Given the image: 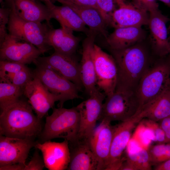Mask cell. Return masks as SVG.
Segmentation results:
<instances>
[{
  "instance_id": "obj_1",
  "label": "cell",
  "mask_w": 170,
  "mask_h": 170,
  "mask_svg": "<svg viewBox=\"0 0 170 170\" xmlns=\"http://www.w3.org/2000/svg\"><path fill=\"white\" fill-rule=\"evenodd\" d=\"M144 41L123 49H109L117 68L115 91L135 92L140 79L151 63L149 49Z\"/></svg>"
},
{
  "instance_id": "obj_2",
  "label": "cell",
  "mask_w": 170,
  "mask_h": 170,
  "mask_svg": "<svg viewBox=\"0 0 170 170\" xmlns=\"http://www.w3.org/2000/svg\"><path fill=\"white\" fill-rule=\"evenodd\" d=\"M32 110L28 102L20 99L1 110L0 135L31 139L39 136L42 131L41 120Z\"/></svg>"
},
{
  "instance_id": "obj_3",
  "label": "cell",
  "mask_w": 170,
  "mask_h": 170,
  "mask_svg": "<svg viewBox=\"0 0 170 170\" xmlns=\"http://www.w3.org/2000/svg\"><path fill=\"white\" fill-rule=\"evenodd\" d=\"M79 126L80 115L76 107L54 108L52 114L46 117L44 128L39 136L41 143L56 138L72 142L77 139Z\"/></svg>"
},
{
  "instance_id": "obj_4",
  "label": "cell",
  "mask_w": 170,
  "mask_h": 170,
  "mask_svg": "<svg viewBox=\"0 0 170 170\" xmlns=\"http://www.w3.org/2000/svg\"><path fill=\"white\" fill-rule=\"evenodd\" d=\"M170 55L158 58L150 65L140 79L135 91L139 110L169 88Z\"/></svg>"
},
{
  "instance_id": "obj_5",
  "label": "cell",
  "mask_w": 170,
  "mask_h": 170,
  "mask_svg": "<svg viewBox=\"0 0 170 170\" xmlns=\"http://www.w3.org/2000/svg\"><path fill=\"white\" fill-rule=\"evenodd\" d=\"M10 4L11 12L7 27L8 34L20 41L33 45L42 54L51 48L47 42L48 32L53 28L50 23H42L25 20L18 14L13 4L11 2Z\"/></svg>"
},
{
  "instance_id": "obj_6",
  "label": "cell",
  "mask_w": 170,
  "mask_h": 170,
  "mask_svg": "<svg viewBox=\"0 0 170 170\" xmlns=\"http://www.w3.org/2000/svg\"><path fill=\"white\" fill-rule=\"evenodd\" d=\"M36 66L33 76L38 78L51 93L58 96L59 107H63L69 100L80 98L76 85L46 64L37 59L33 62Z\"/></svg>"
},
{
  "instance_id": "obj_7",
  "label": "cell",
  "mask_w": 170,
  "mask_h": 170,
  "mask_svg": "<svg viewBox=\"0 0 170 170\" xmlns=\"http://www.w3.org/2000/svg\"><path fill=\"white\" fill-rule=\"evenodd\" d=\"M139 107L135 92L116 90L106 97L99 121H124L134 116Z\"/></svg>"
},
{
  "instance_id": "obj_8",
  "label": "cell",
  "mask_w": 170,
  "mask_h": 170,
  "mask_svg": "<svg viewBox=\"0 0 170 170\" xmlns=\"http://www.w3.org/2000/svg\"><path fill=\"white\" fill-rule=\"evenodd\" d=\"M92 55L94 63L96 85L102 90L106 97L115 91L117 71L115 60L111 54L94 44Z\"/></svg>"
},
{
  "instance_id": "obj_9",
  "label": "cell",
  "mask_w": 170,
  "mask_h": 170,
  "mask_svg": "<svg viewBox=\"0 0 170 170\" xmlns=\"http://www.w3.org/2000/svg\"><path fill=\"white\" fill-rule=\"evenodd\" d=\"M76 107L80 115V126L77 138L88 140L96 128L106 96L98 89Z\"/></svg>"
},
{
  "instance_id": "obj_10",
  "label": "cell",
  "mask_w": 170,
  "mask_h": 170,
  "mask_svg": "<svg viewBox=\"0 0 170 170\" xmlns=\"http://www.w3.org/2000/svg\"><path fill=\"white\" fill-rule=\"evenodd\" d=\"M142 119L138 113L133 117L115 126L110 153L105 170H119L125 158L123 152L133 131Z\"/></svg>"
},
{
  "instance_id": "obj_11",
  "label": "cell",
  "mask_w": 170,
  "mask_h": 170,
  "mask_svg": "<svg viewBox=\"0 0 170 170\" xmlns=\"http://www.w3.org/2000/svg\"><path fill=\"white\" fill-rule=\"evenodd\" d=\"M148 25L150 33V48L158 58L163 57L170 53V38L167 26L170 18L163 14L159 9L149 13Z\"/></svg>"
},
{
  "instance_id": "obj_12",
  "label": "cell",
  "mask_w": 170,
  "mask_h": 170,
  "mask_svg": "<svg viewBox=\"0 0 170 170\" xmlns=\"http://www.w3.org/2000/svg\"><path fill=\"white\" fill-rule=\"evenodd\" d=\"M23 94L40 119L47 114L54 107L60 98L50 92L40 80L33 76V78L22 88Z\"/></svg>"
},
{
  "instance_id": "obj_13",
  "label": "cell",
  "mask_w": 170,
  "mask_h": 170,
  "mask_svg": "<svg viewBox=\"0 0 170 170\" xmlns=\"http://www.w3.org/2000/svg\"><path fill=\"white\" fill-rule=\"evenodd\" d=\"M20 41L9 34L0 43V60L25 65L33 62L42 54L33 45Z\"/></svg>"
},
{
  "instance_id": "obj_14",
  "label": "cell",
  "mask_w": 170,
  "mask_h": 170,
  "mask_svg": "<svg viewBox=\"0 0 170 170\" xmlns=\"http://www.w3.org/2000/svg\"><path fill=\"white\" fill-rule=\"evenodd\" d=\"M115 126L103 120L88 139L90 146L98 162L99 170H105Z\"/></svg>"
},
{
  "instance_id": "obj_15",
  "label": "cell",
  "mask_w": 170,
  "mask_h": 170,
  "mask_svg": "<svg viewBox=\"0 0 170 170\" xmlns=\"http://www.w3.org/2000/svg\"><path fill=\"white\" fill-rule=\"evenodd\" d=\"M36 144L33 139L0 135V167L17 163L26 165L29 151Z\"/></svg>"
},
{
  "instance_id": "obj_16",
  "label": "cell",
  "mask_w": 170,
  "mask_h": 170,
  "mask_svg": "<svg viewBox=\"0 0 170 170\" xmlns=\"http://www.w3.org/2000/svg\"><path fill=\"white\" fill-rule=\"evenodd\" d=\"M42 155L45 167L49 170H64L67 169L70 158L69 142H61L48 140L37 143L35 146Z\"/></svg>"
},
{
  "instance_id": "obj_17",
  "label": "cell",
  "mask_w": 170,
  "mask_h": 170,
  "mask_svg": "<svg viewBox=\"0 0 170 170\" xmlns=\"http://www.w3.org/2000/svg\"><path fill=\"white\" fill-rule=\"evenodd\" d=\"M118 6L111 17L110 26L115 28L148 25L149 13L125 0H115Z\"/></svg>"
},
{
  "instance_id": "obj_18",
  "label": "cell",
  "mask_w": 170,
  "mask_h": 170,
  "mask_svg": "<svg viewBox=\"0 0 170 170\" xmlns=\"http://www.w3.org/2000/svg\"><path fill=\"white\" fill-rule=\"evenodd\" d=\"M37 59L48 65L74 83L79 91L84 88L81 78L80 64L73 55H67L54 52L49 56L39 57Z\"/></svg>"
},
{
  "instance_id": "obj_19",
  "label": "cell",
  "mask_w": 170,
  "mask_h": 170,
  "mask_svg": "<svg viewBox=\"0 0 170 170\" xmlns=\"http://www.w3.org/2000/svg\"><path fill=\"white\" fill-rule=\"evenodd\" d=\"M98 34L90 31L83 40L82 55L80 64L82 82L86 92L90 96L98 88L96 86V76L92 51Z\"/></svg>"
},
{
  "instance_id": "obj_20",
  "label": "cell",
  "mask_w": 170,
  "mask_h": 170,
  "mask_svg": "<svg viewBox=\"0 0 170 170\" xmlns=\"http://www.w3.org/2000/svg\"><path fill=\"white\" fill-rule=\"evenodd\" d=\"M70 158L67 169L99 170L97 159L88 140L78 139L69 143Z\"/></svg>"
},
{
  "instance_id": "obj_21",
  "label": "cell",
  "mask_w": 170,
  "mask_h": 170,
  "mask_svg": "<svg viewBox=\"0 0 170 170\" xmlns=\"http://www.w3.org/2000/svg\"><path fill=\"white\" fill-rule=\"evenodd\" d=\"M43 2L50 11L51 18L56 20L61 27L73 31L83 32L87 35L89 33V29L70 7L63 4L60 6L56 5L50 0Z\"/></svg>"
},
{
  "instance_id": "obj_22",
  "label": "cell",
  "mask_w": 170,
  "mask_h": 170,
  "mask_svg": "<svg viewBox=\"0 0 170 170\" xmlns=\"http://www.w3.org/2000/svg\"><path fill=\"white\" fill-rule=\"evenodd\" d=\"M106 38L109 49L124 48L145 39L146 34L142 27H128L115 28Z\"/></svg>"
},
{
  "instance_id": "obj_23",
  "label": "cell",
  "mask_w": 170,
  "mask_h": 170,
  "mask_svg": "<svg viewBox=\"0 0 170 170\" xmlns=\"http://www.w3.org/2000/svg\"><path fill=\"white\" fill-rule=\"evenodd\" d=\"M79 39L75 36L73 31L65 28H52L47 37L48 45L54 48V52L64 54L73 56L77 48Z\"/></svg>"
},
{
  "instance_id": "obj_24",
  "label": "cell",
  "mask_w": 170,
  "mask_h": 170,
  "mask_svg": "<svg viewBox=\"0 0 170 170\" xmlns=\"http://www.w3.org/2000/svg\"><path fill=\"white\" fill-rule=\"evenodd\" d=\"M57 2L71 8L77 14L86 26L88 27L90 31L100 34L105 38L107 37L108 35L106 29L107 25L96 8L79 5L63 1Z\"/></svg>"
},
{
  "instance_id": "obj_25",
  "label": "cell",
  "mask_w": 170,
  "mask_h": 170,
  "mask_svg": "<svg viewBox=\"0 0 170 170\" xmlns=\"http://www.w3.org/2000/svg\"><path fill=\"white\" fill-rule=\"evenodd\" d=\"M14 5L18 14L26 20L42 22L45 20L50 22L52 19L50 11L44 5L33 0H10Z\"/></svg>"
},
{
  "instance_id": "obj_26",
  "label": "cell",
  "mask_w": 170,
  "mask_h": 170,
  "mask_svg": "<svg viewBox=\"0 0 170 170\" xmlns=\"http://www.w3.org/2000/svg\"><path fill=\"white\" fill-rule=\"evenodd\" d=\"M170 89H166L139 110L138 112L142 119L158 122L170 115Z\"/></svg>"
},
{
  "instance_id": "obj_27",
  "label": "cell",
  "mask_w": 170,
  "mask_h": 170,
  "mask_svg": "<svg viewBox=\"0 0 170 170\" xmlns=\"http://www.w3.org/2000/svg\"><path fill=\"white\" fill-rule=\"evenodd\" d=\"M23 94L22 88L12 83H0V107L1 110L18 101Z\"/></svg>"
},
{
  "instance_id": "obj_28",
  "label": "cell",
  "mask_w": 170,
  "mask_h": 170,
  "mask_svg": "<svg viewBox=\"0 0 170 170\" xmlns=\"http://www.w3.org/2000/svg\"><path fill=\"white\" fill-rule=\"evenodd\" d=\"M126 159L135 167L136 170H150L152 165L148 150L141 149L131 152L128 151Z\"/></svg>"
},
{
  "instance_id": "obj_29",
  "label": "cell",
  "mask_w": 170,
  "mask_h": 170,
  "mask_svg": "<svg viewBox=\"0 0 170 170\" xmlns=\"http://www.w3.org/2000/svg\"><path fill=\"white\" fill-rule=\"evenodd\" d=\"M148 150L152 165L170 159V144H157L151 145Z\"/></svg>"
},
{
  "instance_id": "obj_30",
  "label": "cell",
  "mask_w": 170,
  "mask_h": 170,
  "mask_svg": "<svg viewBox=\"0 0 170 170\" xmlns=\"http://www.w3.org/2000/svg\"><path fill=\"white\" fill-rule=\"evenodd\" d=\"M33 78L32 72L28 68L14 73H6L0 76V82L12 83L23 88Z\"/></svg>"
},
{
  "instance_id": "obj_31",
  "label": "cell",
  "mask_w": 170,
  "mask_h": 170,
  "mask_svg": "<svg viewBox=\"0 0 170 170\" xmlns=\"http://www.w3.org/2000/svg\"><path fill=\"white\" fill-rule=\"evenodd\" d=\"M116 4L115 0H96L97 8L107 25H110L112 15L116 9Z\"/></svg>"
},
{
  "instance_id": "obj_32",
  "label": "cell",
  "mask_w": 170,
  "mask_h": 170,
  "mask_svg": "<svg viewBox=\"0 0 170 170\" xmlns=\"http://www.w3.org/2000/svg\"><path fill=\"white\" fill-rule=\"evenodd\" d=\"M143 120L144 125L153 133V141L157 144L166 143L164 133L158 122L146 118Z\"/></svg>"
},
{
  "instance_id": "obj_33",
  "label": "cell",
  "mask_w": 170,
  "mask_h": 170,
  "mask_svg": "<svg viewBox=\"0 0 170 170\" xmlns=\"http://www.w3.org/2000/svg\"><path fill=\"white\" fill-rule=\"evenodd\" d=\"M26 65L5 60H0V76L6 73H14L27 69Z\"/></svg>"
},
{
  "instance_id": "obj_34",
  "label": "cell",
  "mask_w": 170,
  "mask_h": 170,
  "mask_svg": "<svg viewBox=\"0 0 170 170\" xmlns=\"http://www.w3.org/2000/svg\"><path fill=\"white\" fill-rule=\"evenodd\" d=\"M10 12V7L0 8V42L3 41L8 34L6 25L9 21Z\"/></svg>"
},
{
  "instance_id": "obj_35",
  "label": "cell",
  "mask_w": 170,
  "mask_h": 170,
  "mask_svg": "<svg viewBox=\"0 0 170 170\" xmlns=\"http://www.w3.org/2000/svg\"><path fill=\"white\" fill-rule=\"evenodd\" d=\"M44 167L45 165L43 157L36 150L30 162L26 164L24 170H42Z\"/></svg>"
},
{
  "instance_id": "obj_36",
  "label": "cell",
  "mask_w": 170,
  "mask_h": 170,
  "mask_svg": "<svg viewBox=\"0 0 170 170\" xmlns=\"http://www.w3.org/2000/svg\"><path fill=\"white\" fill-rule=\"evenodd\" d=\"M131 3L138 8L149 13L159 9L156 0H131Z\"/></svg>"
},
{
  "instance_id": "obj_37",
  "label": "cell",
  "mask_w": 170,
  "mask_h": 170,
  "mask_svg": "<svg viewBox=\"0 0 170 170\" xmlns=\"http://www.w3.org/2000/svg\"><path fill=\"white\" fill-rule=\"evenodd\" d=\"M164 133L166 143L170 144V115L158 122Z\"/></svg>"
},
{
  "instance_id": "obj_38",
  "label": "cell",
  "mask_w": 170,
  "mask_h": 170,
  "mask_svg": "<svg viewBox=\"0 0 170 170\" xmlns=\"http://www.w3.org/2000/svg\"><path fill=\"white\" fill-rule=\"evenodd\" d=\"M51 1H63L69 2L75 4L91 7L97 8L96 0H50Z\"/></svg>"
},
{
  "instance_id": "obj_39",
  "label": "cell",
  "mask_w": 170,
  "mask_h": 170,
  "mask_svg": "<svg viewBox=\"0 0 170 170\" xmlns=\"http://www.w3.org/2000/svg\"><path fill=\"white\" fill-rule=\"evenodd\" d=\"M26 165L21 163H17L9 165L2 167H0V170H24Z\"/></svg>"
},
{
  "instance_id": "obj_40",
  "label": "cell",
  "mask_w": 170,
  "mask_h": 170,
  "mask_svg": "<svg viewBox=\"0 0 170 170\" xmlns=\"http://www.w3.org/2000/svg\"><path fill=\"white\" fill-rule=\"evenodd\" d=\"M119 170H136V169L125 157V159L121 164Z\"/></svg>"
},
{
  "instance_id": "obj_41",
  "label": "cell",
  "mask_w": 170,
  "mask_h": 170,
  "mask_svg": "<svg viewBox=\"0 0 170 170\" xmlns=\"http://www.w3.org/2000/svg\"><path fill=\"white\" fill-rule=\"evenodd\" d=\"M155 170H170V159L155 165Z\"/></svg>"
},
{
  "instance_id": "obj_42",
  "label": "cell",
  "mask_w": 170,
  "mask_h": 170,
  "mask_svg": "<svg viewBox=\"0 0 170 170\" xmlns=\"http://www.w3.org/2000/svg\"><path fill=\"white\" fill-rule=\"evenodd\" d=\"M165 4L170 8V0H159Z\"/></svg>"
},
{
  "instance_id": "obj_43",
  "label": "cell",
  "mask_w": 170,
  "mask_h": 170,
  "mask_svg": "<svg viewBox=\"0 0 170 170\" xmlns=\"http://www.w3.org/2000/svg\"><path fill=\"white\" fill-rule=\"evenodd\" d=\"M168 87L170 88V78L169 79L168 82Z\"/></svg>"
},
{
  "instance_id": "obj_44",
  "label": "cell",
  "mask_w": 170,
  "mask_h": 170,
  "mask_svg": "<svg viewBox=\"0 0 170 170\" xmlns=\"http://www.w3.org/2000/svg\"><path fill=\"white\" fill-rule=\"evenodd\" d=\"M168 29L169 34L170 33V26H169V28H168Z\"/></svg>"
},
{
  "instance_id": "obj_45",
  "label": "cell",
  "mask_w": 170,
  "mask_h": 170,
  "mask_svg": "<svg viewBox=\"0 0 170 170\" xmlns=\"http://www.w3.org/2000/svg\"><path fill=\"white\" fill-rule=\"evenodd\" d=\"M4 0H0V3H2ZM8 0V1H9L10 0Z\"/></svg>"
},
{
  "instance_id": "obj_46",
  "label": "cell",
  "mask_w": 170,
  "mask_h": 170,
  "mask_svg": "<svg viewBox=\"0 0 170 170\" xmlns=\"http://www.w3.org/2000/svg\"><path fill=\"white\" fill-rule=\"evenodd\" d=\"M34 0V1L40 0V1H45V0Z\"/></svg>"
},
{
  "instance_id": "obj_47",
  "label": "cell",
  "mask_w": 170,
  "mask_h": 170,
  "mask_svg": "<svg viewBox=\"0 0 170 170\" xmlns=\"http://www.w3.org/2000/svg\"><path fill=\"white\" fill-rule=\"evenodd\" d=\"M169 96H170V89L169 90Z\"/></svg>"
},
{
  "instance_id": "obj_48",
  "label": "cell",
  "mask_w": 170,
  "mask_h": 170,
  "mask_svg": "<svg viewBox=\"0 0 170 170\" xmlns=\"http://www.w3.org/2000/svg\"><path fill=\"white\" fill-rule=\"evenodd\" d=\"M169 54L170 55V54Z\"/></svg>"
}]
</instances>
